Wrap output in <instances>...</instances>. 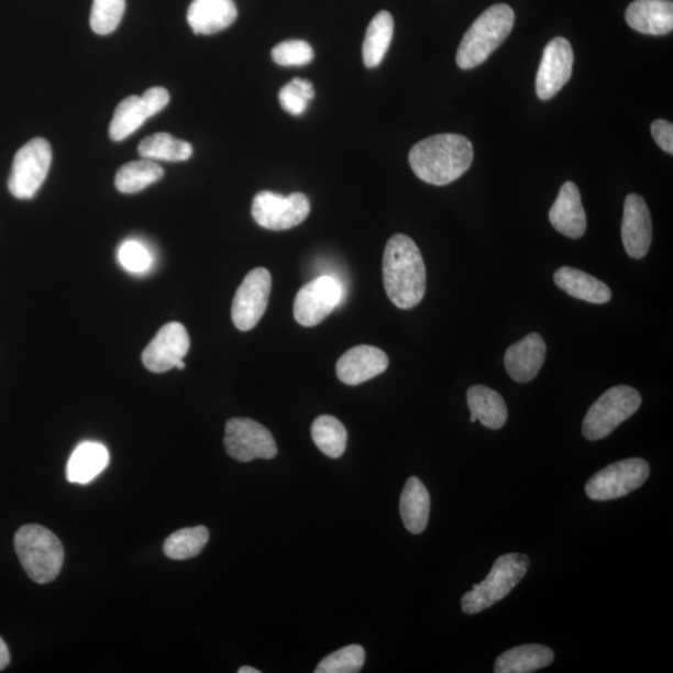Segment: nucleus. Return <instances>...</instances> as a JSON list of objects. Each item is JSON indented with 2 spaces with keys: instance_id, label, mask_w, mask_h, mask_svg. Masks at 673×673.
Returning a JSON list of instances; mask_svg holds the SVG:
<instances>
[{
  "instance_id": "obj_1",
  "label": "nucleus",
  "mask_w": 673,
  "mask_h": 673,
  "mask_svg": "<svg viewBox=\"0 0 673 673\" xmlns=\"http://www.w3.org/2000/svg\"><path fill=\"white\" fill-rule=\"evenodd\" d=\"M383 280L390 301L400 310H410L422 302L427 271L413 240L398 233L388 241L383 256Z\"/></svg>"
},
{
  "instance_id": "obj_2",
  "label": "nucleus",
  "mask_w": 673,
  "mask_h": 673,
  "mask_svg": "<svg viewBox=\"0 0 673 673\" xmlns=\"http://www.w3.org/2000/svg\"><path fill=\"white\" fill-rule=\"evenodd\" d=\"M474 148L460 134H439L411 147L409 164L420 180L437 186L460 179L473 163Z\"/></svg>"
},
{
  "instance_id": "obj_3",
  "label": "nucleus",
  "mask_w": 673,
  "mask_h": 673,
  "mask_svg": "<svg viewBox=\"0 0 673 673\" xmlns=\"http://www.w3.org/2000/svg\"><path fill=\"white\" fill-rule=\"evenodd\" d=\"M516 13L507 4H495L473 23L456 53L460 68L479 67L509 36Z\"/></svg>"
},
{
  "instance_id": "obj_4",
  "label": "nucleus",
  "mask_w": 673,
  "mask_h": 673,
  "mask_svg": "<svg viewBox=\"0 0 673 673\" xmlns=\"http://www.w3.org/2000/svg\"><path fill=\"white\" fill-rule=\"evenodd\" d=\"M14 547L26 574L36 584H48L59 575L64 549L49 529L34 523L22 527L16 531Z\"/></svg>"
},
{
  "instance_id": "obj_5",
  "label": "nucleus",
  "mask_w": 673,
  "mask_h": 673,
  "mask_svg": "<svg viewBox=\"0 0 673 673\" xmlns=\"http://www.w3.org/2000/svg\"><path fill=\"white\" fill-rule=\"evenodd\" d=\"M529 566L530 560L523 554H507L495 560L489 575L463 596V613L479 614L501 602L527 575Z\"/></svg>"
},
{
  "instance_id": "obj_6",
  "label": "nucleus",
  "mask_w": 673,
  "mask_h": 673,
  "mask_svg": "<svg viewBox=\"0 0 673 673\" xmlns=\"http://www.w3.org/2000/svg\"><path fill=\"white\" fill-rule=\"evenodd\" d=\"M640 393L629 386H616L606 390L588 409L583 422V434L588 441L609 437L641 406Z\"/></svg>"
},
{
  "instance_id": "obj_7",
  "label": "nucleus",
  "mask_w": 673,
  "mask_h": 673,
  "mask_svg": "<svg viewBox=\"0 0 673 673\" xmlns=\"http://www.w3.org/2000/svg\"><path fill=\"white\" fill-rule=\"evenodd\" d=\"M52 158V146L43 137H35L19 148L8 181L9 191L14 198L19 200L34 198L48 176Z\"/></svg>"
},
{
  "instance_id": "obj_8",
  "label": "nucleus",
  "mask_w": 673,
  "mask_h": 673,
  "mask_svg": "<svg viewBox=\"0 0 673 673\" xmlns=\"http://www.w3.org/2000/svg\"><path fill=\"white\" fill-rule=\"evenodd\" d=\"M650 475V465L641 457H630L607 465L586 483L588 498L596 501L615 500L639 489Z\"/></svg>"
},
{
  "instance_id": "obj_9",
  "label": "nucleus",
  "mask_w": 673,
  "mask_h": 673,
  "mask_svg": "<svg viewBox=\"0 0 673 673\" xmlns=\"http://www.w3.org/2000/svg\"><path fill=\"white\" fill-rule=\"evenodd\" d=\"M251 211L261 228L285 231L301 224L310 214L311 205L301 192L283 196L262 191L255 196Z\"/></svg>"
},
{
  "instance_id": "obj_10",
  "label": "nucleus",
  "mask_w": 673,
  "mask_h": 673,
  "mask_svg": "<svg viewBox=\"0 0 673 673\" xmlns=\"http://www.w3.org/2000/svg\"><path fill=\"white\" fill-rule=\"evenodd\" d=\"M223 443L228 454L241 463L273 460L277 455V445L269 430L249 418L230 419Z\"/></svg>"
},
{
  "instance_id": "obj_11",
  "label": "nucleus",
  "mask_w": 673,
  "mask_h": 673,
  "mask_svg": "<svg viewBox=\"0 0 673 673\" xmlns=\"http://www.w3.org/2000/svg\"><path fill=\"white\" fill-rule=\"evenodd\" d=\"M273 287L268 269L257 267L243 279L232 302V321L238 330L247 332L264 317Z\"/></svg>"
},
{
  "instance_id": "obj_12",
  "label": "nucleus",
  "mask_w": 673,
  "mask_h": 673,
  "mask_svg": "<svg viewBox=\"0 0 673 673\" xmlns=\"http://www.w3.org/2000/svg\"><path fill=\"white\" fill-rule=\"evenodd\" d=\"M342 301V287L334 277H317L299 289L294 305L296 321L305 327L320 324Z\"/></svg>"
},
{
  "instance_id": "obj_13",
  "label": "nucleus",
  "mask_w": 673,
  "mask_h": 673,
  "mask_svg": "<svg viewBox=\"0 0 673 673\" xmlns=\"http://www.w3.org/2000/svg\"><path fill=\"white\" fill-rule=\"evenodd\" d=\"M574 52L565 37H554L542 53L537 75V93L541 100L554 98L572 78Z\"/></svg>"
},
{
  "instance_id": "obj_14",
  "label": "nucleus",
  "mask_w": 673,
  "mask_h": 673,
  "mask_svg": "<svg viewBox=\"0 0 673 673\" xmlns=\"http://www.w3.org/2000/svg\"><path fill=\"white\" fill-rule=\"evenodd\" d=\"M190 350V336L179 322L167 323L143 352L144 366L154 373H164L184 361Z\"/></svg>"
},
{
  "instance_id": "obj_15",
  "label": "nucleus",
  "mask_w": 673,
  "mask_h": 673,
  "mask_svg": "<svg viewBox=\"0 0 673 673\" xmlns=\"http://www.w3.org/2000/svg\"><path fill=\"white\" fill-rule=\"evenodd\" d=\"M621 238L626 254L640 260L648 255L652 241V223L647 202L630 194L625 200Z\"/></svg>"
},
{
  "instance_id": "obj_16",
  "label": "nucleus",
  "mask_w": 673,
  "mask_h": 673,
  "mask_svg": "<svg viewBox=\"0 0 673 673\" xmlns=\"http://www.w3.org/2000/svg\"><path fill=\"white\" fill-rule=\"evenodd\" d=\"M388 355L373 345H357L345 352L336 362V377L349 386H358L386 372Z\"/></svg>"
},
{
  "instance_id": "obj_17",
  "label": "nucleus",
  "mask_w": 673,
  "mask_h": 673,
  "mask_svg": "<svg viewBox=\"0 0 673 673\" xmlns=\"http://www.w3.org/2000/svg\"><path fill=\"white\" fill-rule=\"evenodd\" d=\"M549 220L554 229L566 238L580 239L585 235L586 213L582 195L574 183L567 181L561 186L558 198L551 206Z\"/></svg>"
},
{
  "instance_id": "obj_18",
  "label": "nucleus",
  "mask_w": 673,
  "mask_h": 673,
  "mask_svg": "<svg viewBox=\"0 0 673 673\" xmlns=\"http://www.w3.org/2000/svg\"><path fill=\"white\" fill-rule=\"evenodd\" d=\"M547 357V344L538 333H530L521 341L510 345L505 353V368L509 376L519 383L534 379Z\"/></svg>"
},
{
  "instance_id": "obj_19",
  "label": "nucleus",
  "mask_w": 673,
  "mask_h": 673,
  "mask_svg": "<svg viewBox=\"0 0 673 673\" xmlns=\"http://www.w3.org/2000/svg\"><path fill=\"white\" fill-rule=\"evenodd\" d=\"M236 19L233 0H192L187 11V22L195 34H217L228 30Z\"/></svg>"
},
{
  "instance_id": "obj_20",
  "label": "nucleus",
  "mask_w": 673,
  "mask_h": 673,
  "mask_svg": "<svg viewBox=\"0 0 673 673\" xmlns=\"http://www.w3.org/2000/svg\"><path fill=\"white\" fill-rule=\"evenodd\" d=\"M626 22L642 34L665 35L673 30L672 0H635L626 9Z\"/></svg>"
},
{
  "instance_id": "obj_21",
  "label": "nucleus",
  "mask_w": 673,
  "mask_h": 673,
  "mask_svg": "<svg viewBox=\"0 0 673 673\" xmlns=\"http://www.w3.org/2000/svg\"><path fill=\"white\" fill-rule=\"evenodd\" d=\"M560 289L582 301L604 305L611 299V289L603 280L573 267H561L554 275Z\"/></svg>"
},
{
  "instance_id": "obj_22",
  "label": "nucleus",
  "mask_w": 673,
  "mask_h": 673,
  "mask_svg": "<svg viewBox=\"0 0 673 673\" xmlns=\"http://www.w3.org/2000/svg\"><path fill=\"white\" fill-rule=\"evenodd\" d=\"M554 651L544 644L529 643L505 651L495 661V673H531L554 662Z\"/></svg>"
},
{
  "instance_id": "obj_23",
  "label": "nucleus",
  "mask_w": 673,
  "mask_h": 673,
  "mask_svg": "<svg viewBox=\"0 0 673 673\" xmlns=\"http://www.w3.org/2000/svg\"><path fill=\"white\" fill-rule=\"evenodd\" d=\"M471 409V422L476 420L489 429H500L507 423L508 408L498 391L485 386H473L466 393Z\"/></svg>"
},
{
  "instance_id": "obj_24",
  "label": "nucleus",
  "mask_w": 673,
  "mask_h": 673,
  "mask_svg": "<svg viewBox=\"0 0 673 673\" xmlns=\"http://www.w3.org/2000/svg\"><path fill=\"white\" fill-rule=\"evenodd\" d=\"M400 517L411 534H420L427 529L430 514V497L426 485L411 476L400 495Z\"/></svg>"
},
{
  "instance_id": "obj_25",
  "label": "nucleus",
  "mask_w": 673,
  "mask_h": 673,
  "mask_svg": "<svg viewBox=\"0 0 673 673\" xmlns=\"http://www.w3.org/2000/svg\"><path fill=\"white\" fill-rule=\"evenodd\" d=\"M109 452L106 445L97 442H84L75 449L67 466V478L70 483L88 484L106 470L109 464Z\"/></svg>"
},
{
  "instance_id": "obj_26",
  "label": "nucleus",
  "mask_w": 673,
  "mask_h": 673,
  "mask_svg": "<svg viewBox=\"0 0 673 673\" xmlns=\"http://www.w3.org/2000/svg\"><path fill=\"white\" fill-rule=\"evenodd\" d=\"M395 21L389 12H379L372 19L363 42V62L367 68H377L389 49Z\"/></svg>"
},
{
  "instance_id": "obj_27",
  "label": "nucleus",
  "mask_w": 673,
  "mask_h": 673,
  "mask_svg": "<svg viewBox=\"0 0 673 673\" xmlns=\"http://www.w3.org/2000/svg\"><path fill=\"white\" fill-rule=\"evenodd\" d=\"M137 152L147 161L186 162L192 156L191 144L183 142L170 134L150 135L140 143Z\"/></svg>"
},
{
  "instance_id": "obj_28",
  "label": "nucleus",
  "mask_w": 673,
  "mask_h": 673,
  "mask_svg": "<svg viewBox=\"0 0 673 673\" xmlns=\"http://www.w3.org/2000/svg\"><path fill=\"white\" fill-rule=\"evenodd\" d=\"M163 176L164 168L161 165L143 158L121 166L115 177V185L120 192L136 194L162 180Z\"/></svg>"
},
{
  "instance_id": "obj_29",
  "label": "nucleus",
  "mask_w": 673,
  "mask_h": 673,
  "mask_svg": "<svg viewBox=\"0 0 673 673\" xmlns=\"http://www.w3.org/2000/svg\"><path fill=\"white\" fill-rule=\"evenodd\" d=\"M150 118L142 97L131 96L121 101L112 117L109 135L114 142H121L142 126Z\"/></svg>"
},
{
  "instance_id": "obj_30",
  "label": "nucleus",
  "mask_w": 673,
  "mask_h": 673,
  "mask_svg": "<svg viewBox=\"0 0 673 673\" xmlns=\"http://www.w3.org/2000/svg\"><path fill=\"white\" fill-rule=\"evenodd\" d=\"M315 444L320 451L333 460L340 457L347 446V429L339 419L332 416L318 417L311 428Z\"/></svg>"
},
{
  "instance_id": "obj_31",
  "label": "nucleus",
  "mask_w": 673,
  "mask_h": 673,
  "mask_svg": "<svg viewBox=\"0 0 673 673\" xmlns=\"http://www.w3.org/2000/svg\"><path fill=\"white\" fill-rule=\"evenodd\" d=\"M209 538V530L205 527L185 528L175 531L165 540L164 553L174 560L198 556L208 544Z\"/></svg>"
},
{
  "instance_id": "obj_32",
  "label": "nucleus",
  "mask_w": 673,
  "mask_h": 673,
  "mask_svg": "<svg viewBox=\"0 0 673 673\" xmlns=\"http://www.w3.org/2000/svg\"><path fill=\"white\" fill-rule=\"evenodd\" d=\"M125 0H93L90 26L99 35H108L117 30L125 13Z\"/></svg>"
},
{
  "instance_id": "obj_33",
  "label": "nucleus",
  "mask_w": 673,
  "mask_h": 673,
  "mask_svg": "<svg viewBox=\"0 0 673 673\" xmlns=\"http://www.w3.org/2000/svg\"><path fill=\"white\" fill-rule=\"evenodd\" d=\"M366 653L360 644H351L324 658L316 669V673H357L364 665Z\"/></svg>"
},
{
  "instance_id": "obj_34",
  "label": "nucleus",
  "mask_w": 673,
  "mask_h": 673,
  "mask_svg": "<svg viewBox=\"0 0 673 673\" xmlns=\"http://www.w3.org/2000/svg\"><path fill=\"white\" fill-rule=\"evenodd\" d=\"M313 98L312 82L298 78L286 84L278 93L280 107L294 117L302 115Z\"/></svg>"
},
{
  "instance_id": "obj_35",
  "label": "nucleus",
  "mask_w": 673,
  "mask_h": 673,
  "mask_svg": "<svg viewBox=\"0 0 673 673\" xmlns=\"http://www.w3.org/2000/svg\"><path fill=\"white\" fill-rule=\"evenodd\" d=\"M120 265L130 274L143 275L154 265L152 252L142 242L130 240L118 252Z\"/></svg>"
},
{
  "instance_id": "obj_36",
  "label": "nucleus",
  "mask_w": 673,
  "mask_h": 673,
  "mask_svg": "<svg viewBox=\"0 0 673 673\" xmlns=\"http://www.w3.org/2000/svg\"><path fill=\"white\" fill-rule=\"evenodd\" d=\"M313 58L312 46L305 41H286L273 49V59L280 67H304Z\"/></svg>"
},
{
  "instance_id": "obj_37",
  "label": "nucleus",
  "mask_w": 673,
  "mask_h": 673,
  "mask_svg": "<svg viewBox=\"0 0 673 673\" xmlns=\"http://www.w3.org/2000/svg\"><path fill=\"white\" fill-rule=\"evenodd\" d=\"M142 100L150 118H152L166 108L168 101H170V93L164 88L156 87L146 90Z\"/></svg>"
},
{
  "instance_id": "obj_38",
  "label": "nucleus",
  "mask_w": 673,
  "mask_h": 673,
  "mask_svg": "<svg viewBox=\"0 0 673 673\" xmlns=\"http://www.w3.org/2000/svg\"><path fill=\"white\" fill-rule=\"evenodd\" d=\"M654 142L669 154H673V125L666 120H654L651 125Z\"/></svg>"
},
{
  "instance_id": "obj_39",
  "label": "nucleus",
  "mask_w": 673,
  "mask_h": 673,
  "mask_svg": "<svg viewBox=\"0 0 673 673\" xmlns=\"http://www.w3.org/2000/svg\"><path fill=\"white\" fill-rule=\"evenodd\" d=\"M11 662V653L7 648L5 642L0 638V671H3Z\"/></svg>"
},
{
  "instance_id": "obj_40",
  "label": "nucleus",
  "mask_w": 673,
  "mask_h": 673,
  "mask_svg": "<svg viewBox=\"0 0 673 673\" xmlns=\"http://www.w3.org/2000/svg\"><path fill=\"white\" fill-rule=\"evenodd\" d=\"M260 672H261V671H258L257 669H254V668H249V666L241 668V669L239 670V673H260Z\"/></svg>"
},
{
  "instance_id": "obj_41",
  "label": "nucleus",
  "mask_w": 673,
  "mask_h": 673,
  "mask_svg": "<svg viewBox=\"0 0 673 673\" xmlns=\"http://www.w3.org/2000/svg\"><path fill=\"white\" fill-rule=\"evenodd\" d=\"M176 368H177V369H180V371L185 369V363H184V361L177 362V364H176Z\"/></svg>"
}]
</instances>
